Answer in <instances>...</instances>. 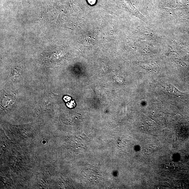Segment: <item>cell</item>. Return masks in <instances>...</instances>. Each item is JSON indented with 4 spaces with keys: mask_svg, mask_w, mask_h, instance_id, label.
Here are the masks:
<instances>
[{
    "mask_svg": "<svg viewBox=\"0 0 189 189\" xmlns=\"http://www.w3.org/2000/svg\"><path fill=\"white\" fill-rule=\"evenodd\" d=\"M166 89L171 94L175 95L176 96H180L183 93L178 91L177 88L171 84H168L166 86Z\"/></svg>",
    "mask_w": 189,
    "mask_h": 189,
    "instance_id": "cell-1",
    "label": "cell"
}]
</instances>
